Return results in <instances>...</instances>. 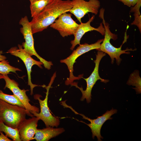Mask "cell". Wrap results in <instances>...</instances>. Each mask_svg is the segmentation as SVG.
Returning <instances> with one entry per match:
<instances>
[{
    "label": "cell",
    "mask_w": 141,
    "mask_h": 141,
    "mask_svg": "<svg viewBox=\"0 0 141 141\" xmlns=\"http://www.w3.org/2000/svg\"><path fill=\"white\" fill-rule=\"evenodd\" d=\"M106 55V54L103 52L98 50L97 54L96 55V58L94 60L95 63V67L94 69L90 76L87 78H83L86 81L87 86L86 90H84L82 87H79L76 82H73L71 84L72 86H74L79 89L81 91L82 94V96L80 99L81 101H84L86 99L87 102L88 103L91 102V92L93 87L98 80H101V82L105 83L109 81L108 80L104 79L101 78L99 74L98 69L100 62L102 58Z\"/></svg>",
    "instance_id": "obj_7"
},
{
    "label": "cell",
    "mask_w": 141,
    "mask_h": 141,
    "mask_svg": "<svg viewBox=\"0 0 141 141\" xmlns=\"http://www.w3.org/2000/svg\"><path fill=\"white\" fill-rule=\"evenodd\" d=\"M141 6V0H138L134 5L131 7L130 11V12L134 13V20L131 25L137 26L140 33H141V15L140 9Z\"/></svg>",
    "instance_id": "obj_18"
},
{
    "label": "cell",
    "mask_w": 141,
    "mask_h": 141,
    "mask_svg": "<svg viewBox=\"0 0 141 141\" xmlns=\"http://www.w3.org/2000/svg\"><path fill=\"white\" fill-rule=\"evenodd\" d=\"M72 16L71 13L61 14L50 26V27L57 31L62 37L74 35L79 24L72 18Z\"/></svg>",
    "instance_id": "obj_10"
},
{
    "label": "cell",
    "mask_w": 141,
    "mask_h": 141,
    "mask_svg": "<svg viewBox=\"0 0 141 141\" xmlns=\"http://www.w3.org/2000/svg\"><path fill=\"white\" fill-rule=\"evenodd\" d=\"M52 0H35L30 2V8L31 17L38 15Z\"/></svg>",
    "instance_id": "obj_16"
},
{
    "label": "cell",
    "mask_w": 141,
    "mask_h": 141,
    "mask_svg": "<svg viewBox=\"0 0 141 141\" xmlns=\"http://www.w3.org/2000/svg\"><path fill=\"white\" fill-rule=\"evenodd\" d=\"M104 39H99L95 43L91 44L85 43L80 44L77 49L73 51L71 54L68 57L64 59L61 60V63H65L67 66L69 72V76L65 81L66 85H68L73 83L75 80H79L83 77V75H80L76 77L73 74V65L76 62L77 58L82 54L91 50L100 49L101 44Z\"/></svg>",
    "instance_id": "obj_4"
},
{
    "label": "cell",
    "mask_w": 141,
    "mask_h": 141,
    "mask_svg": "<svg viewBox=\"0 0 141 141\" xmlns=\"http://www.w3.org/2000/svg\"><path fill=\"white\" fill-rule=\"evenodd\" d=\"M117 112L116 109L112 108L110 110H107L102 116L97 117V119H90L83 114H79L76 112H74L82 116L83 119L87 120L90 122V123L89 124L85 123L91 128L92 134V138L94 139L95 137L96 136L98 141H102L101 139L103 138L101 134V130L102 126L107 120L112 119V118L111 117V116L117 113Z\"/></svg>",
    "instance_id": "obj_12"
},
{
    "label": "cell",
    "mask_w": 141,
    "mask_h": 141,
    "mask_svg": "<svg viewBox=\"0 0 141 141\" xmlns=\"http://www.w3.org/2000/svg\"><path fill=\"white\" fill-rule=\"evenodd\" d=\"M0 132H4L6 136L11 138L13 141H21L18 129L13 128L7 126L1 121Z\"/></svg>",
    "instance_id": "obj_17"
},
{
    "label": "cell",
    "mask_w": 141,
    "mask_h": 141,
    "mask_svg": "<svg viewBox=\"0 0 141 141\" xmlns=\"http://www.w3.org/2000/svg\"><path fill=\"white\" fill-rule=\"evenodd\" d=\"M72 7L69 11L73 14L81 23V19L84 16L90 12L97 15L100 7L98 0H72Z\"/></svg>",
    "instance_id": "obj_9"
},
{
    "label": "cell",
    "mask_w": 141,
    "mask_h": 141,
    "mask_svg": "<svg viewBox=\"0 0 141 141\" xmlns=\"http://www.w3.org/2000/svg\"><path fill=\"white\" fill-rule=\"evenodd\" d=\"M39 118L33 116L26 119L20 126L18 129L21 141H30L34 140Z\"/></svg>",
    "instance_id": "obj_14"
},
{
    "label": "cell",
    "mask_w": 141,
    "mask_h": 141,
    "mask_svg": "<svg viewBox=\"0 0 141 141\" xmlns=\"http://www.w3.org/2000/svg\"><path fill=\"white\" fill-rule=\"evenodd\" d=\"M19 24L22 27L20 31L22 34L25 42L22 44L24 50L31 56L34 55L42 62L45 68L49 70L53 64L51 61H48L41 57L37 53L34 46V39L33 36L31 27L27 17L25 16L22 17L20 20Z\"/></svg>",
    "instance_id": "obj_5"
},
{
    "label": "cell",
    "mask_w": 141,
    "mask_h": 141,
    "mask_svg": "<svg viewBox=\"0 0 141 141\" xmlns=\"http://www.w3.org/2000/svg\"><path fill=\"white\" fill-rule=\"evenodd\" d=\"M56 76V74L54 73L51 78L48 86L45 87L46 89V92L45 97L44 100L40 98L41 96L39 95H36L34 96V98L38 100L39 102L40 111L39 113H33V115L39 118L40 120L44 122L46 127H57L60 124L59 118L52 115L50 112L48 104L49 91Z\"/></svg>",
    "instance_id": "obj_6"
},
{
    "label": "cell",
    "mask_w": 141,
    "mask_h": 141,
    "mask_svg": "<svg viewBox=\"0 0 141 141\" xmlns=\"http://www.w3.org/2000/svg\"><path fill=\"white\" fill-rule=\"evenodd\" d=\"M104 10H100L99 17L102 20V23L103 24L105 28L104 38L101 44L100 49L98 50L102 51L108 54L111 58V63L112 64L113 63L114 58H115L117 64L119 65L122 60L120 57L121 55L123 54H129L130 53L129 51H134L136 50V49H133L132 48H127L125 50L121 49L122 44L127 41L126 36L125 37L123 43L119 48H116L111 44L110 42V40L112 39L114 40H116L118 38L117 36L113 33L110 31L109 24L105 22L104 20Z\"/></svg>",
    "instance_id": "obj_3"
},
{
    "label": "cell",
    "mask_w": 141,
    "mask_h": 141,
    "mask_svg": "<svg viewBox=\"0 0 141 141\" xmlns=\"http://www.w3.org/2000/svg\"><path fill=\"white\" fill-rule=\"evenodd\" d=\"M11 141L12 140L9 139L8 137L3 133L2 132H0V141Z\"/></svg>",
    "instance_id": "obj_23"
},
{
    "label": "cell",
    "mask_w": 141,
    "mask_h": 141,
    "mask_svg": "<svg viewBox=\"0 0 141 141\" xmlns=\"http://www.w3.org/2000/svg\"><path fill=\"white\" fill-rule=\"evenodd\" d=\"M19 48L16 47L11 48L7 52L10 53L11 55L15 56L20 58L24 62L26 67L27 70L28 78V84L30 87V94H33V89L35 87L38 86H42L45 87V85L39 86L34 84L32 83L31 80V68L32 66L34 65H37L40 68H42V65L43 63L40 61H37L33 58L28 53L26 52L23 49L22 45H18Z\"/></svg>",
    "instance_id": "obj_8"
},
{
    "label": "cell",
    "mask_w": 141,
    "mask_h": 141,
    "mask_svg": "<svg viewBox=\"0 0 141 141\" xmlns=\"http://www.w3.org/2000/svg\"><path fill=\"white\" fill-rule=\"evenodd\" d=\"M27 115L33 116L24 107L0 99V121L6 125L18 129L26 119Z\"/></svg>",
    "instance_id": "obj_2"
},
{
    "label": "cell",
    "mask_w": 141,
    "mask_h": 141,
    "mask_svg": "<svg viewBox=\"0 0 141 141\" xmlns=\"http://www.w3.org/2000/svg\"><path fill=\"white\" fill-rule=\"evenodd\" d=\"M21 70L17 68L11 66L7 60L0 61V74L3 75H8L10 72L16 73V71Z\"/></svg>",
    "instance_id": "obj_21"
},
{
    "label": "cell",
    "mask_w": 141,
    "mask_h": 141,
    "mask_svg": "<svg viewBox=\"0 0 141 141\" xmlns=\"http://www.w3.org/2000/svg\"><path fill=\"white\" fill-rule=\"evenodd\" d=\"M95 18V16L93 15L87 22L85 23L82 22L79 24L78 29L74 35V39L70 42L72 46L70 49L71 50H73L77 45L80 44V40L82 37L88 32L95 31L99 32L102 35H104L105 30L102 23H101L100 26L96 28L91 25V23L93 21Z\"/></svg>",
    "instance_id": "obj_13"
},
{
    "label": "cell",
    "mask_w": 141,
    "mask_h": 141,
    "mask_svg": "<svg viewBox=\"0 0 141 141\" xmlns=\"http://www.w3.org/2000/svg\"><path fill=\"white\" fill-rule=\"evenodd\" d=\"M3 79L5 84L4 89L7 88L9 89L20 100L25 108L31 113H39V108L36 106L32 105L30 103V100L26 94L28 90L21 89L19 87L18 83L13 79L9 78L7 75H3Z\"/></svg>",
    "instance_id": "obj_11"
},
{
    "label": "cell",
    "mask_w": 141,
    "mask_h": 141,
    "mask_svg": "<svg viewBox=\"0 0 141 141\" xmlns=\"http://www.w3.org/2000/svg\"><path fill=\"white\" fill-rule=\"evenodd\" d=\"M3 77H4L3 75L0 74V79H3Z\"/></svg>",
    "instance_id": "obj_25"
},
{
    "label": "cell",
    "mask_w": 141,
    "mask_h": 141,
    "mask_svg": "<svg viewBox=\"0 0 141 141\" xmlns=\"http://www.w3.org/2000/svg\"><path fill=\"white\" fill-rule=\"evenodd\" d=\"M123 3L124 5L131 7L133 6L136 3L138 0H118Z\"/></svg>",
    "instance_id": "obj_22"
},
{
    "label": "cell",
    "mask_w": 141,
    "mask_h": 141,
    "mask_svg": "<svg viewBox=\"0 0 141 141\" xmlns=\"http://www.w3.org/2000/svg\"><path fill=\"white\" fill-rule=\"evenodd\" d=\"M141 78L138 70H135L132 73L129 77L127 84L129 85L134 86V89L137 94H140L141 92Z\"/></svg>",
    "instance_id": "obj_19"
},
{
    "label": "cell",
    "mask_w": 141,
    "mask_h": 141,
    "mask_svg": "<svg viewBox=\"0 0 141 141\" xmlns=\"http://www.w3.org/2000/svg\"><path fill=\"white\" fill-rule=\"evenodd\" d=\"M64 131L63 128H54L52 127L41 129L37 128L34 139L37 141H48Z\"/></svg>",
    "instance_id": "obj_15"
},
{
    "label": "cell",
    "mask_w": 141,
    "mask_h": 141,
    "mask_svg": "<svg viewBox=\"0 0 141 141\" xmlns=\"http://www.w3.org/2000/svg\"><path fill=\"white\" fill-rule=\"evenodd\" d=\"M72 6V0H52L30 22L33 34L47 28L61 15L69 12Z\"/></svg>",
    "instance_id": "obj_1"
},
{
    "label": "cell",
    "mask_w": 141,
    "mask_h": 141,
    "mask_svg": "<svg viewBox=\"0 0 141 141\" xmlns=\"http://www.w3.org/2000/svg\"><path fill=\"white\" fill-rule=\"evenodd\" d=\"M0 99L12 104L17 105L25 108L19 99L15 95L6 94L0 90Z\"/></svg>",
    "instance_id": "obj_20"
},
{
    "label": "cell",
    "mask_w": 141,
    "mask_h": 141,
    "mask_svg": "<svg viewBox=\"0 0 141 141\" xmlns=\"http://www.w3.org/2000/svg\"><path fill=\"white\" fill-rule=\"evenodd\" d=\"M30 2L35 0H29Z\"/></svg>",
    "instance_id": "obj_26"
},
{
    "label": "cell",
    "mask_w": 141,
    "mask_h": 141,
    "mask_svg": "<svg viewBox=\"0 0 141 141\" xmlns=\"http://www.w3.org/2000/svg\"><path fill=\"white\" fill-rule=\"evenodd\" d=\"M3 53L2 51H0V61L6 60L7 58L5 56L2 55Z\"/></svg>",
    "instance_id": "obj_24"
}]
</instances>
